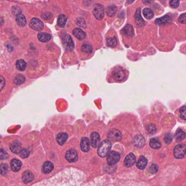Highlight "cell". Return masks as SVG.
<instances>
[{
    "label": "cell",
    "mask_w": 186,
    "mask_h": 186,
    "mask_svg": "<svg viewBox=\"0 0 186 186\" xmlns=\"http://www.w3.org/2000/svg\"><path fill=\"white\" fill-rule=\"evenodd\" d=\"M86 178L79 186H145L131 181L118 180L106 175L96 177L90 182H86Z\"/></svg>",
    "instance_id": "6da1fadb"
},
{
    "label": "cell",
    "mask_w": 186,
    "mask_h": 186,
    "mask_svg": "<svg viewBox=\"0 0 186 186\" xmlns=\"http://www.w3.org/2000/svg\"><path fill=\"white\" fill-rule=\"evenodd\" d=\"M11 54L4 41L0 39V70L7 64Z\"/></svg>",
    "instance_id": "7a4b0ae2"
},
{
    "label": "cell",
    "mask_w": 186,
    "mask_h": 186,
    "mask_svg": "<svg viewBox=\"0 0 186 186\" xmlns=\"http://www.w3.org/2000/svg\"><path fill=\"white\" fill-rule=\"evenodd\" d=\"M111 148V143L108 140H105L101 143L98 149V154L101 157H106Z\"/></svg>",
    "instance_id": "3957f363"
},
{
    "label": "cell",
    "mask_w": 186,
    "mask_h": 186,
    "mask_svg": "<svg viewBox=\"0 0 186 186\" xmlns=\"http://www.w3.org/2000/svg\"><path fill=\"white\" fill-rule=\"evenodd\" d=\"M112 77L113 79L118 82L124 80L126 78L125 70L121 67H116L112 71Z\"/></svg>",
    "instance_id": "277c9868"
},
{
    "label": "cell",
    "mask_w": 186,
    "mask_h": 186,
    "mask_svg": "<svg viewBox=\"0 0 186 186\" xmlns=\"http://www.w3.org/2000/svg\"><path fill=\"white\" fill-rule=\"evenodd\" d=\"M62 43L64 47L67 50H72L74 47L73 39L68 34L66 33L62 36Z\"/></svg>",
    "instance_id": "5b68a950"
},
{
    "label": "cell",
    "mask_w": 186,
    "mask_h": 186,
    "mask_svg": "<svg viewBox=\"0 0 186 186\" xmlns=\"http://www.w3.org/2000/svg\"><path fill=\"white\" fill-rule=\"evenodd\" d=\"M104 7L101 4H96L93 8V14L97 20H102L104 17Z\"/></svg>",
    "instance_id": "8992f818"
},
{
    "label": "cell",
    "mask_w": 186,
    "mask_h": 186,
    "mask_svg": "<svg viewBox=\"0 0 186 186\" xmlns=\"http://www.w3.org/2000/svg\"><path fill=\"white\" fill-rule=\"evenodd\" d=\"M186 153V146L185 144H179L175 146L174 154L175 158L178 159L183 158Z\"/></svg>",
    "instance_id": "52a82bcc"
},
{
    "label": "cell",
    "mask_w": 186,
    "mask_h": 186,
    "mask_svg": "<svg viewBox=\"0 0 186 186\" xmlns=\"http://www.w3.org/2000/svg\"><path fill=\"white\" fill-rule=\"evenodd\" d=\"M29 26L32 29L36 31H41L44 28V24L40 19L33 18L29 22Z\"/></svg>",
    "instance_id": "ba28073f"
},
{
    "label": "cell",
    "mask_w": 186,
    "mask_h": 186,
    "mask_svg": "<svg viewBox=\"0 0 186 186\" xmlns=\"http://www.w3.org/2000/svg\"><path fill=\"white\" fill-rule=\"evenodd\" d=\"M120 159V154L116 151L110 152L107 157V162L109 165H114L118 163Z\"/></svg>",
    "instance_id": "9c48e42d"
},
{
    "label": "cell",
    "mask_w": 186,
    "mask_h": 186,
    "mask_svg": "<svg viewBox=\"0 0 186 186\" xmlns=\"http://www.w3.org/2000/svg\"><path fill=\"white\" fill-rule=\"evenodd\" d=\"M78 154L77 151L75 150H71L67 151L66 153V158L67 161L70 163H74L78 160Z\"/></svg>",
    "instance_id": "30bf717a"
},
{
    "label": "cell",
    "mask_w": 186,
    "mask_h": 186,
    "mask_svg": "<svg viewBox=\"0 0 186 186\" xmlns=\"http://www.w3.org/2000/svg\"><path fill=\"white\" fill-rule=\"evenodd\" d=\"M136 158L133 153H130L125 158L124 161V166L127 168H129L135 164Z\"/></svg>",
    "instance_id": "8fae6325"
},
{
    "label": "cell",
    "mask_w": 186,
    "mask_h": 186,
    "mask_svg": "<svg viewBox=\"0 0 186 186\" xmlns=\"http://www.w3.org/2000/svg\"><path fill=\"white\" fill-rule=\"evenodd\" d=\"M108 137L110 140L113 141H120L122 135L120 131L117 129H112L109 132Z\"/></svg>",
    "instance_id": "7c38bea8"
},
{
    "label": "cell",
    "mask_w": 186,
    "mask_h": 186,
    "mask_svg": "<svg viewBox=\"0 0 186 186\" xmlns=\"http://www.w3.org/2000/svg\"><path fill=\"white\" fill-rule=\"evenodd\" d=\"M135 24L139 27H142L145 25V21L142 18L141 15L140 8H139L135 13Z\"/></svg>",
    "instance_id": "4fadbf2b"
},
{
    "label": "cell",
    "mask_w": 186,
    "mask_h": 186,
    "mask_svg": "<svg viewBox=\"0 0 186 186\" xmlns=\"http://www.w3.org/2000/svg\"><path fill=\"white\" fill-rule=\"evenodd\" d=\"M22 166L21 161L17 159H13L11 162V170L14 172H18L20 170Z\"/></svg>",
    "instance_id": "5bb4252c"
},
{
    "label": "cell",
    "mask_w": 186,
    "mask_h": 186,
    "mask_svg": "<svg viewBox=\"0 0 186 186\" xmlns=\"http://www.w3.org/2000/svg\"><path fill=\"white\" fill-rule=\"evenodd\" d=\"M100 141V136L97 132H93L91 134V144L93 147H97Z\"/></svg>",
    "instance_id": "9a60e30c"
},
{
    "label": "cell",
    "mask_w": 186,
    "mask_h": 186,
    "mask_svg": "<svg viewBox=\"0 0 186 186\" xmlns=\"http://www.w3.org/2000/svg\"><path fill=\"white\" fill-rule=\"evenodd\" d=\"M80 147L81 150L85 152H88L90 150V141L88 138H83L80 142Z\"/></svg>",
    "instance_id": "2e32d148"
},
{
    "label": "cell",
    "mask_w": 186,
    "mask_h": 186,
    "mask_svg": "<svg viewBox=\"0 0 186 186\" xmlns=\"http://www.w3.org/2000/svg\"><path fill=\"white\" fill-rule=\"evenodd\" d=\"M22 181L25 183H29L34 180L33 174L29 171H26L22 174Z\"/></svg>",
    "instance_id": "e0dca14e"
},
{
    "label": "cell",
    "mask_w": 186,
    "mask_h": 186,
    "mask_svg": "<svg viewBox=\"0 0 186 186\" xmlns=\"http://www.w3.org/2000/svg\"><path fill=\"white\" fill-rule=\"evenodd\" d=\"M54 169V164L51 162L47 161L44 163V164L43 165L42 167V172H44V174H49L50 172H52V170Z\"/></svg>",
    "instance_id": "ac0fdd59"
},
{
    "label": "cell",
    "mask_w": 186,
    "mask_h": 186,
    "mask_svg": "<svg viewBox=\"0 0 186 186\" xmlns=\"http://www.w3.org/2000/svg\"><path fill=\"white\" fill-rule=\"evenodd\" d=\"M73 34L79 40H83L85 38L86 34L79 28H76L73 31Z\"/></svg>",
    "instance_id": "d6986e66"
},
{
    "label": "cell",
    "mask_w": 186,
    "mask_h": 186,
    "mask_svg": "<svg viewBox=\"0 0 186 186\" xmlns=\"http://www.w3.org/2000/svg\"><path fill=\"white\" fill-rule=\"evenodd\" d=\"M122 32L126 36L132 37L134 34V29L131 25L127 24L122 29Z\"/></svg>",
    "instance_id": "ffe728a7"
},
{
    "label": "cell",
    "mask_w": 186,
    "mask_h": 186,
    "mask_svg": "<svg viewBox=\"0 0 186 186\" xmlns=\"http://www.w3.org/2000/svg\"><path fill=\"white\" fill-rule=\"evenodd\" d=\"M10 149L13 153H18L21 151V144L18 141H13L10 145Z\"/></svg>",
    "instance_id": "44dd1931"
},
{
    "label": "cell",
    "mask_w": 186,
    "mask_h": 186,
    "mask_svg": "<svg viewBox=\"0 0 186 186\" xmlns=\"http://www.w3.org/2000/svg\"><path fill=\"white\" fill-rule=\"evenodd\" d=\"M171 20H172L171 17L169 16L168 15H166L161 18L157 19L155 21V23L158 25H162L166 24L169 22H170Z\"/></svg>",
    "instance_id": "7402d4cb"
},
{
    "label": "cell",
    "mask_w": 186,
    "mask_h": 186,
    "mask_svg": "<svg viewBox=\"0 0 186 186\" xmlns=\"http://www.w3.org/2000/svg\"><path fill=\"white\" fill-rule=\"evenodd\" d=\"M68 139V135L66 133H60L57 136L56 140L60 145H63Z\"/></svg>",
    "instance_id": "603a6c76"
},
{
    "label": "cell",
    "mask_w": 186,
    "mask_h": 186,
    "mask_svg": "<svg viewBox=\"0 0 186 186\" xmlns=\"http://www.w3.org/2000/svg\"><path fill=\"white\" fill-rule=\"evenodd\" d=\"M38 39L42 42H47L51 39V35L46 32H39L38 34Z\"/></svg>",
    "instance_id": "cb8c5ba5"
},
{
    "label": "cell",
    "mask_w": 186,
    "mask_h": 186,
    "mask_svg": "<svg viewBox=\"0 0 186 186\" xmlns=\"http://www.w3.org/2000/svg\"><path fill=\"white\" fill-rule=\"evenodd\" d=\"M147 164V160L144 156H141L139 159V161H138L136 163V167L139 168V169L142 170L146 168Z\"/></svg>",
    "instance_id": "d4e9b609"
},
{
    "label": "cell",
    "mask_w": 186,
    "mask_h": 186,
    "mask_svg": "<svg viewBox=\"0 0 186 186\" xmlns=\"http://www.w3.org/2000/svg\"><path fill=\"white\" fill-rule=\"evenodd\" d=\"M145 139L141 135H138L135 136L134 139V144L137 147H142L145 144Z\"/></svg>",
    "instance_id": "484cf974"
},
{
    "label": "cell",
    "mask_w": 186,
    "mask_h": 186,
    "mask_svg": "<svg viewBox=\"0 0 186 186\" xmlns=\"http://www.w3.org/2000/svg\"><path fill=\"white\" fill-rule=\"evenodd\" d=\"M16 22L17 24L21 27H24L26 24V19L24 15H17L16 17Z\"/></svg>",
    "instance_id": "4316f807"
},
{
    "label": "cell",
    "mask_w": 186,
    "mask_h": 186,
    "mask_svg": "<svg viewBox=\"0 0 186 186\" xmlns=\"http://www.w3.org/2000/svg\"><path fill=\"white\" fill-rule=\"evenodd\" d=\"M161 143L158 139L153 138L151 139L150 142V146L153 149H159L161 147Z\"/></svg>",
    "instance_id": "83f0119b"
},
{
    "label": "cell",
    "mask_w": 186,
    "mask_h": 186,
    "mask_svg": "<svg viewBox=\"0 0 186 186\" xmlns=\"http://www.w3.org/2000/svg\"><path fill=\"white\" fill-rule=\"evenodd\" d=\"M26 67V62L23 60H19L16 62V67L20 71H24Z\"/></svg>",
    "instance_id": "f1b7e54d"
},
{
    "label": "cell",
    "mask_w": 186,
    "mask_h": 186,
    "mask_svg": "<svg viewBox=\"0 0 186 186\" xmlns=\"http://www.w3.org/2000/svg\"><path fill=\"white\" fill-rule=\"evenodd\" d=\"M142 13H143L144 17L148 20L151 19L154 16L153 11L149 8H145V9H144V10L142 11Z\"/></svg>",
    "instance_id": "f546056e"
},
{
    "label": "cell",
    "mask_w": 186,
    "mask_h": 186,
    "mask_svg": "<svg viewBox=\"0 0 186 186\" xmlns=\"http://www.w3.org/2000/svg\"><path fill=\"white\" fill-rule=\"evenodd\" d=\"M67 18L66 15L64 14H60L58 16L57 20V24L61 27H64L66 25Z\"/></svg>",
    "instance_id": "4dcf8cb0"
},
{
    "label": "cell",
    "mask_w": 186,
    "mask_h": 186,
    "mask_svg": "<svg viewBox=\"0 0 186 186\" xmlns=\"http://www.w3.org/2000/svg\"><path fill=\"white\" fill-rule=\"evenodd\" d=\"M26 80V78L24 75H23L22 74H18L17 75L15 78L14 84L15 85H21L22 83H24Z\"/></svg>",
    "instance_id": "1f68e13d"
},
{
    "label": "cell",
    "mask_w": 186,
    "mask_h": 186,
    "mask_svg": "<svg viewBox=\"0 0 186 186\" xmlns=\"http://www.w3.org/2000/svg\"><path fill=\"white\" fill-rule=\"evenodd\" d=\"M117 8L115 5H111L108 7L106 9V14L109 17H113L116 12Z\"/></svg>",
    "instance_id": "d6a6232c"
},
{
    "label": "cell",
    "mask_w": 186,
    "mask_h": 186,
    "mask_svg": "<svg viewBox=\"0 0 186 186\" xmlns=\"http://www.w3.org/2000/svg\"><path fill=\"white\" fill-rule=\"evenodd\" d=\"M81 50L83 52L89 54L92 52L93 49H92V47L90 44H88V43H85L81 46Z\"/></svg>",
    "instance_id": "836d02e7"
},
{
    "label": "cell",
    "mask_w": 186,
    "mask_h": 186,
    "mask_svg": "<svg viewBox=\"0 0 186 186\" xmlns=\"http://www.w3.org/2000/svg\"><path fill=\"white\" fill-rule=\"evenodd\" d=\"M106 44L110 47H115L117 44V39L115 37H110L106 39Z\"/></svg>",
    "instance_id": "e575fe53"
},
{
    "label": "cell",
    "mask_w": 186,
    "mask_h": 186,
    "mask_svg": "<svg viewBox=\"0 0 186 186\" xmlns=\"http://www.w3.org/2000/svg\"><path fill=\"white\" fill-rule=\"evenodd\" d=\"M186 134L184 131L181 129H178L176 133V141H181L185 138Z\"/></svg>",
    "instance_id": "d590c367"
},
{
    "label": "cell",
    "mask_w": 186,
    "mask_h": 186,
    "mask_svg": "<svg viewBox=\"0 0 186 186\" xmlns=\"http://www.w3.org/2000/svg\"><path fill=\"white\" fill-rule=\"evenodd\" d=\"M9 172V167L7 164L2 163L0 165V174L4 176L7 175Z\"/></svg>",
    "instance_id": "8d00e7d4"
},
{
    "label": "cell",
    "mask_w": 186,
    "mask_h": 186,
    "mask_svg": "<svg viewBox=\"0 0 186 186\" xmlns=\"http://www.w3.org/2000/svg\"><path fill=\"white\" fill-rule=\"evenodd\" d=\"M75 22H76V24L77 25L79 26V27H83L84 29H85L86 27V22L83 18H81V17L78 18L75 20Z\"/></svg>",
    "instance_id": "74e56055"
},
{
    "label": "cell",
    "mask_w": 186,
    "mask_h": 186,
    "mask_svg": "<svg viewBox=\"0 0 186 186\" xmlns=\"http://www.w3.org/2000/svg\"><path fill=\"white\" fill-rule=\"evenodd\" d=\"M147 131L149 134H153L156 131V128L153 124H150L147 127Z\"/></svg>",
    "instance_id": "f35d334b"
},
{
    "label": "cell",
    "mask_w": 186,
    "mask_h": 186,
    "mask_svg": "<svg viewBox=\"0 0 186 186\" xmlns=\"http://www.w3.org/2000/svg\"><path fill=\"white\" fill-rule=\"evenodd\" d=\"M180 113L181 117L183 120H186V106H183L180 110Z\"/></svg>",
    "instance_id": "ab89813d"
},
{
    "label": "cell",
    "mask_w": 186,
    "mask_h": 186,
    "mask_svg": "<svg viewBox=\"0 0 186 186\" xmlns=\"http://www.w3.org/2000/svg\"><path fill=\"white\" fill-rule=\"evenodd\" d=\"M8 157V154L4 149H0V159L4 160Z\"/></svg>",
    "instance_id": "60d3db41"
},
{
    "label": "cell",
    "mask_w": 186,
    "mask_h": 186,
    "mask_svg": "<svg viewBox=\"0 0 186 186\" xmlns=\"http://www.w3.org/2000/svg\"><path fill=\"white\" fill-rule=\"evenodd\" d=\"M158 167L157 165L153 164L149 168V172H150V173L152 174H156L158 172Z\"/></svg>",
    "instance_id": "b9f144b4"
},
{
    "label": "cell",
    "mask_w": 186,
    "mask_h": 186,
    "mask_svg": "<svg viewBox=\"0 0 186 186\" xmlns=\"http://www.w3.org/2000/svg\"><path fill=\"white\" fill-rule=\"evenodd\" d=\"M170 6L173 8H177L179 6L180 1H170Z\"/></svg>",
    "instance_id": "7bdbcfd3"
},
{
    "label": "cell",
    "mask_w": 186,
    "mask_h": 186,
    "mask_svg": "<svg viewBox=\"0 0 186 186\" xmlns=\"http://www.w3.org/2000/svg\"><path fill=\"white\" fill-rule=\"evenodd\" d=\"M20 154H21V157L24 158H26L29 157V152L28 150L24 149L20 151Z\"/></svg>",
    "instance_id": "ee69618b"
},
{
    "label": "cell",
    "mask_w": 186,
    "mask_h": 186,
    "mask_svg": "<svg viewBox=\"0 0 186 186\" xmlns=\"http://www.w3.org/2000/svg\"><path fill=\"white\" fill-rule=\"evenodd\" d=\"M6 81L4 77L0 75V92L1 91L5 86Z\"/></svg>",
    "instance_id": "f6af8a7d"
},
{
    "label": "cell",
    "mask_w": 186,
    "mask_h": 186,
    "mask_svg": "<svg viewBox=\"0 0 186 186\" xmlns=\"http://www.w3.org/2000/svg\"><path fill=\"white\" fill-rule=\"evenodd\" d=\"M186 13H183L179 17V22L185 24L186 23Z\"/></svg>",
    "instance_id": "bcb514c9"
},
{
    "label": "cell",
    "mask_w": 186,
    "mask_h": 186,
    "mask_svg": "<svg viewBox=\"0 0 186 186\" xmlns=\"http://www.w3.org/2000/svg\"><path fill=\"white\" fill-rule=\"evenodd\" d=\"M165 141L167 144H170L172 140V136L170 134H168L165 137Z\"/></svg>",
    "instance_id": "7dc6e473"
},
{
    "label": "cell",
    "mask_w": 186,
    "mask_h": 186,
    "mask_svg": "<svg viewBox=\"0 0 186 186\" xmlns=\"http://www.w3.org/2000/svg\"><path fill=\"white\" fill-rule=\"evenodd\" d=\"M4 19L2 17L0 16V26H1L3 25L4 24Z\"/></svg>",
    "instance_id": "c3c4849f"
}]
</instances>
